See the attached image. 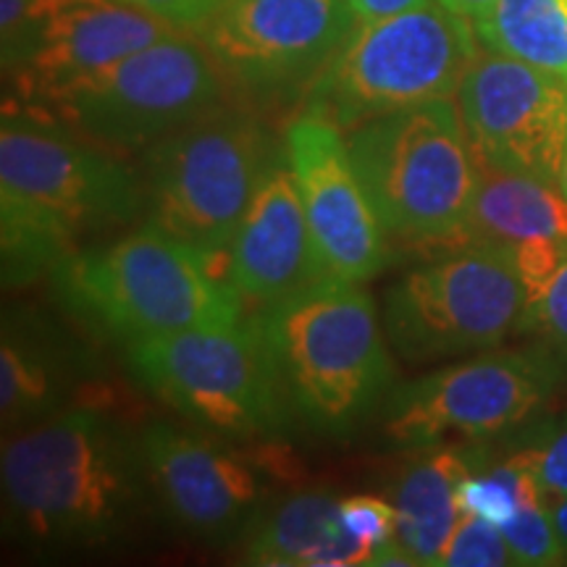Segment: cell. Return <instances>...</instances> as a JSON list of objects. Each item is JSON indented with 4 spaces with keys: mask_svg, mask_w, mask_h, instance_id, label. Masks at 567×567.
<instances>
[{
    "mask_svg": "<svg viewBox=\"0 0 567 567\" xmlns=\"http://www.w3.org/2000/svg\"><path fill=\"white\" fill-rule=\"evenodd\" d=\"M526 287L513 245H460L386 292L384 331L408 363L499 347L520 329Z\"/></svg>",
    "mask_w": 567,
    "mask_h": 567,
    "instance_id": "9c48e42d",
    "label": "cell"
},
{
    "mask_svg": "<svg viewBox=\"0 0 567 567\" xmlns=\"http://www.w3.org/2000/svg\"><path fill=\"white\" fill-rule=\"evenodd\" d=\"M176 32L126 0H59L48 11L27 66L13 80L27 97H59L118 61Z\"/></svg>",
    "mask_w": 567,
    "mask_h": 567,
    "instance_id": "e0dca14e",
    "label": "cell"
},
{
    "mask_svg": "<svg viewBox=\"0 0 567 567\" xmlns=\"http://www.w3.org/2000/svg\"><path fill=\"white\" fill-rule=\"evenodd\" d=\"M279 151L250 113L218 105L147 147V224L197 250H229L268 163Z\"/></svg>",
    "mask_w": 567,
    "mask_h": 567,
    "instance_id": "ba28073f",
    "label": "cell"
},
{
    "mask_svg": "<svg viewBox=\"0 0 567 567\" xmlns=\"http://www.w3.org/2000/svg\"><path fill=\"white\" fill-rule=\"evenodd\" d=\"M347 151L386 237L465 245L478 158L450 97L360 124Z\"/></svg>",
    "mask_w": 567,
    "mask_h": 567,
    "instance_id": "5b68a950",
    "label": "cell"
},
{
    "mask_svg": "<svg viewBox=\"0 0 567 567\" xmlns=\"http://www.w3.org/2000/svg\"><path fill=\"white\" fill-rule=\"evenodd\" d=\"M484 465V455L452 446H425L423 455L400 471L392 505L396 509V542L410 551L415 565H439L442 551L457 528V486Z\"/></svg>",
    "mask_w": 567,
    "mask_h": 567,
    "instance_id": "ffe728a7",
    "label": "cell"
},
{
    "mask_svg": "<svg viewBox=\"0 0 567 567\" xmlns=\"http://www.w3.org/2000/svg\"><path fill=\"white\" fill-rule=\"evenodd\" d=\"M528 239H567L563 189L478 161V189L467 216L465 245H517Z\"/></svg>",
    "mask_w": 567,
    "mask_h": 567,
    "instance_id": "44dd1931",
    "label": "cell"
},
{
    "mask_svg": "<svg viewBox=\"0 0 567 567\" xmlns=\"http://www.w3.org/2000/svg\"><path fill=\"white\" fill-rule=\"evenodd\" d=\"M517 274L526 287V308H530L567 258V239H528L513 245Z\"/></svg>",
    "mask_w": 567,
    "mask_h": 567,
    "instance_id": "83f0119b",
    "label": "cell"
},
{
    "mask_svg": "<svg viewBox=\"0 0 567 567\" xmlns=\"http://www.w3.org/2000/svg\"><path fill=\"white\" fill-rule=\"evenodd\" d=\"M284 147L326 276L371 281L389 260L386 231L354 174L339 126L305 111L289 124Z\"/></svg>",
    "mask_w": 567,
    "mask_h": 567,
    "instance_id": "5bb4252c",
    "label": "cell"
},
{
    "mask_svg": "<svg viewBox=\"0 0 567 567\" xmlns=\"http://www.w3.org/2000/svg\"><path fill=\"white\" fill-rule=\"evenodd\" d=\"M126 363L142 386L218 439H276L295 421L255 318L137 339Z\"/></svg>",
    "mask_w": 567,
    "mask_h": 567,
    "instance_id": "52a82bcc",
    "label": "cell"
},
{
    "mask_svg": "<svg viewBox=\"0 0 567 567\" xmlns=\"http://www.w3.org/2000/svg\"><path fill=\"white\" fill-rule=\"evenodd\" d=\"M476 27L446 6L423 3L386 19L358 21L308 90L305 111L339 130L457 95L476 59Z\"/></svg>",
    "mask_w": 567,
    "mask_h": 567,
    "instance_id": "8992f818",
    "label": "cell"
},
{
    "mask_svg": "<svg viewBox=\"0 0 567 567\" xmlns=\"http://www.w3.org/2000/svg\"><path fill=\"white\" fill-rule=\"evenodd\" d=\"M0 481L6 528L32 547H113L158 509L140 434L95 408L6 434Z\"/></svg>",
    "mask_w": 567,
    "mask_h": 567,
    "instance_id": "6da1fadb",
    "label": "cell"
},
{
    "mask_svg": "<svg viewBox=\"0 0 567 567\" xmlns=\"http://www.w3.org/2000/svg\"><path fill=\"white\" fill-rule=\"evenodd\" d=\"M354 21L350 0H229L197 32L226 87L266 101L313 84Z\"/></svg>",
    "mask_w": 567,
    "mask_h": 567,
    "instance_id": "7c38bea8",
    "label": "cell"
},
{
    "mask_svg": "<svg viewBox=\"0 0 567 567\" xmlns=\"http://www.w3.org/2000/svg\"><path fill=\"white\" fill-rule=\"evenodd\" d=\"M549 515H551V523H555V530H557V536H559V544H563L565 563H567V496L551 502Z\"/></svg>",
    "mask_w": 567,
    "mask_h": 567,
    "instance_id": "1f68e13d",
    "label": "cell"
},
{
    "mask_svg": "<svg viewBox=\"0 0 567 567\" xmlns=\"http://www.w3.org/2000/svg\"><path fill=\"white\" fill-rule=\"evenodd\" d=\"M255 321L289 410L313 434L350 439L386 402L392 360L375 305L358 284L321 281Z\"/></svg>",
    "mask_w": 567,
    "mask_h": 567,
    "instance_id": "3957f363",
    "label": "cell"
},
{
    "mask_svg": "<svg viewBox=\"0 0 567 567\" xmlns=\"http://www.w3.org/2000/svg\"><path fill=\"white\" fill-rule=\"evenodd\" d=\"M509 457H515L534 476L547 507L555 499H563L567 496V417L555 429L542 431L528 444L517 446Z\"/></svg>",
    "mask_w": 567,
    "mask_h": 567,
    "instance_id": "484cf974",
    "label": "cell"
},
{
    "mask_svg": "<svg viewBox=\"0 0 567 567\" xmlns=\"http://www.w3.org/2000/svg\"><path fill=\"white\" fill-rule=\"evenodd\" d=\"M457 111L478 161L557 184L567 155V80L478 51L457 87Z\"/></svg>",
    "mask_w": 567,
    "mask_h": 567,
    "instance_id": "4fadbf2b",
    "label": "cell"
},
{
    "mask_svg": "<svg viewBox=\"0 0 567 567\" xmlns=\"http://www.w3.org/2000/svg\"><path fill=\"white\" fill-rule=\"evenodd\" d=\"M559 189H563V195L567 197V155H565V163H563V174H559Z\"/></svg>",
    "mask_w": 567,
    "mask_h": 567,
    "instance_id": "d6a6232c",
    "label": "cell"
},
{
    "mask_svg": "<svg viewBox=\"0 0 567 567\" xmlns=\"http://www.w3.org/2000/svg\"><path fill=\"white\" fill-rule=\"evenodd\" d=\"M439 3L446 6L450 11L460 13V17H467V19H476L481 13L492 9L496 0H439Z\"/></svg>",
    "mask_w": 567,
    "mask_h": 567,
    "instance_id": "4dcf8cb0",
    "label": "cell"
},
{
    "mask_svg": "<svg viewBox=\"0 0 567 567\" xmlns=\"http://www.w3.org/2000/svg\"><path fill=\"white\" fill-rule=\"evenodd\" d=\"M140 444L158 509L184 534L226 542L264 507L258 467L216 439L155 421L140 431Z\"/></svg>",
    "mask_w": 567,
    "mask_h": 567,
    "instance_id": "9a60e30c",
    "label": "cell"
},
{
    "mask_svg": "<svg viewBox=\"0 0 567 567\" xmlns=\"http://www.w3.org/2000/svg\"><path fill=\"white\" fill-rule=\"evenodd\" d=\"M538 339V347L555 360L567 381V258L544 295L526 308L520 329Z\"/></svg>",
    "mask_w": 567,
    "mask_h": 567,
    "instance_id": "cb8c5ba5",
    "label": "cell"
},
{
    "mask_svg": "<svg viewBox=\"0 0 567 567\" xmlns=\"http://www.w3.org/2000/svg\"><path fill=\"white\" fill-rule=\"evenodd\" d=\"M3 284L24 287L145 210L142 176L111 147L42 118L6 113L0 126Z\"/></svg>",
    "mask_w": 567,
    "mask_h": 567,
    "instance_id": "7a4b0ae2",
    "label": "cell"
},
{
    "mask_svg": "<svg viewBox=\"0 0 567 567\" xmlns=\"http://www.w3.org/2000/svg\"><path fill=\"white\" fill-rule=\"evenodd\" d=\"M87 371L76 344L45 318L6 310L0 334V421L6 434L61 413Z\"/></svg>",
    "mask_w": 567,
    "mask_h": 567,
    "instance_id": "ac0fdd59",
    "label": "cell"
},
{
    "mask_svg": "<svg viewBox=\"0 0 567 567\" xmlns=\"http://www.w3.org/2000/svg\"><path fill=\"white\" fill-rule=\"evenodd\" d=\"M331 488H305L260 507L243 534L245 563L266 567L371 565L373 547L342 526Z\"/></svg>",
    "mask_w": 567,
    "mask_h": 567,
    "instance_id": "d6986e66",
    "label": "cell"
},
{
    "mask_svg": "<svg viewBox=\"0 0 567 567\" xmlns=\"http://www.w3.org/2000/svg\"><path fill=\"white\" fill-rule=\"evenodd\" d=\"M213 258L145 224L116 243L71 255L51 279L71 313L130 344L243 321V297L213 271Z\"/></svg>",
    "mask_w": 567,
    "mask_h": 567,
    "instance_id": "277c9868",
    "label": "cell"
},
{
    "mask_svg": "<svg viewBox=\"0 0 567 567\" xmlns=\"http://www.w3.org/2000/svg\"><path fill=\"white\" fill-rule=\"evenodd\" d=\"M126 3L140 6V9L168 21L176 30L187 32L200 30L205 21L221 11L229 0H126Z\"/></svg>",
    "mask_w": 567,
    "mask_h": 567,
    "instance_id": "f1b7e54d",
    "label": "cell"
},
{
    "mask_svg": "<svg viewBox=\"0 0 567 567\" xmlns=\"http://www.w3.org/2000/svg\"><path fill=\"white\" fill-rule=\"evenodd\" d=\"M559 381L563 371L542 347L484 352L394 389L384 402V436L410 450L499 436L530 421Z\"/></svg>",
    "mask_w": 567,
    "mask_h": 567,
    "instance_id": "8fae6325",
    "label": "cell"
},
{
    "mask_svg": "<svg viewBox=\"0 0 567 567\" xmlns=\"http://www.w3.org/2000/svg\"><path fill=\"white\" fill-rule=\"evenodd\" d=\"M439 565L444 567H505L515 565L502 528L476 515L460 517Z\"/></svg>",
    "mask_w": 567,
    "mask_h": 567,
    "instance_id": "d4e9b609",
    "label": "cell"
},
{
    "mask_svg": "<svg viewBox=\"0 0 567 567\" xmlns=\"http://www.w3.org/2000/svg\"><path fill=\"white\" fill-rule=\"evenodd\" d=\"M226 281L243 302L260 310L331 281L318 258L287 147H279L260 176L226 260Z\"/></svg>",
    "mask_w": 567,
    "mask_h": 567,
    "instance_id": "2e32d148",
    "label": "cell"
},
{
    "mask_svg": "<svg viewBox=\"0 0 567 567\" xmlns=\"http://www.w3.org/2000/svg\"><path fill=\"white\" fill-rule=\"evenodd\" d=\"M224 90L203 42L176 30L51 103L76 134L111 151H137L224 105Z\"/></svg>",
    "mask_w": 567,
    "mask_h": 567,
    "instance_id": "30bf717a",
    "label": "cell"
},
{
    "mask_svg": "<svg viewBox=\"0 0 567 567\" xmlns=\"http://www.w3.org/2000/svg\"><path fill=\"white\" fill-rule=\"evenodd\" d=\"M502 536L513 551L515 565L549 567L565 563L563 544H559L547 505L520 507V513L502 526Z\"/></svg>",
    "mask_w": 567,
    "mask_h": 567,
    "instance_id": "603a6c76",
    "label": "cell"
},
{
    "mask_svg": "<svg viewBox=\"0 0 567 567\" xmlns=\"http://www.w3.org/2000/svg\"><path fill=\"white\" fill-rule=\"evenodd\" d=\"M423 3H429V0H350L358 21L386 19V17H394V13L417 9V6Z\"/></svg>",
    "mask_w": 567,
    "mask_h": 567,
    "instance_id": "f546056e",
    "label": "cell"
},
{
    "mask_svg": "<svg viewBox=\"0 0 567 567\" xmlns=\"http://www.w3.org/2000/svg\"><path fill=\"white\" fill-rule=\"evenodd\" d=\"M473 27L488 51L567 80V0H496Z\"/></svg>",
    "mask_w": 567,
    "mask_h": 567,
    "instance_id": "7402d4cb",
    "label": "cell"
},
{
    "mask_svg": "<svg viewBox=\"0 0 567 567\" xmlns=\"http://www.w3.org/2000/svg\"><path fill=\"white\" fill-rule=\"evenodd\" d=\"M339 515H342V526L354 538L371 544L373 549L396 538V509L392 502L379 499V496H347L339 502Z\"/></svg>",
    "mask_w": 567,
    "mask_h": 567,
    "instance_id": "4316f807",
    "label": "cell"
}]
</instances>
